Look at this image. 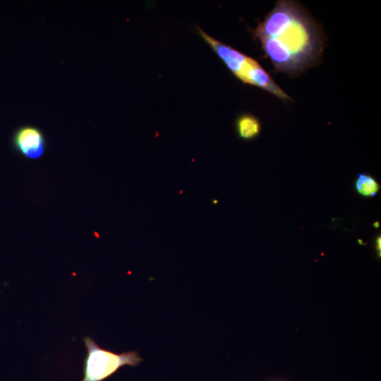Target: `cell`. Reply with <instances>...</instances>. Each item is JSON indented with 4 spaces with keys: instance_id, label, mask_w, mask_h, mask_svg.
I'll return each instance as SVG.
<instances>
[{
    "instance_id": "obj_1",
    "label": "cell",
    "mask_w": 381,
    "mask_h": 381,
    "mask_svg": "<svg viewBox=\"0 0 381 381\" xmlns=\"http://www.w3.org/2000/svg\"><path fill=\"white\" fill-rule=\"evenodd\" d=\"M277 71L296 74L308 68L321 52L315 25L298 4L278 1L254 30Z\"/></svg>"
},
{
    "instance_id": "obj_2",
    "label": "cell",
    "mask_w": 381,
    "mask_h": 381,
    "mask_svg": "<svg viewBox=\"0 0 381 381\" xmlns=\"http://www.w3.org/2000/svg\"><path fill=\"white\" fill-rule=\"evenodd\" d=\"M198 30L203 40L242 82L268 91L280 99L286 98V94L255 59L217 40L199 28Z\"/></svg>"
},
{
    "instance_id": "obj_3",
    "label": "cell",
    "mask_w": 381,
    "mask_h": 381,
    "mask_svg": "<svg viewBox=\"0 0 381 381\" xmlns=\"http://www.w3.org/2000/svg\"><path fill=\"white\" fill-rule=\"evenodd\" d=\"M87 355L84 360V377L81 381H102L123 365L135 367L143 361L138 351L116 353L101 348L90 337L84 338Z\"/></svg>"
},
{
    "instance_id": "obj_4",
    "label": "cell",
    "mask_w": 381,
    "mask_h": 381,
    "mask_svg": "<svg viewBox=\"0 0 381 381\" xmlns=\"http://www.w3.org/2000/svg\"><path fill=\"white\" fill-rule=\"evenodd\" d=\"M13 144L22 155L30 159L40 157L46 147L43 133L39 128L31 126L19 128L13 135Z\"/></svg>"
},
{
    "instance_id": "obj_5",
    "label": "cell",
    "mask_w": 381,
    "mask_h": 381,
    "mask_svg": "<svg viewBox=\"0 0 381 381\" xmlns=\"http://www.w3.org/2000/svg\"><path fill=\"white\" fill-rule=\"evenodd\" d=\"M236 128L239 136L243 139L248 140L255 138L259 133L260 125L255 116L245 114L238 119Z\"/></svg>"
},
{
    "instance_id": "obj_6",
    "label": "cell",
    "mask_w": 381,
    "mask_h": 381,
    "mask_svg": "<svg viewBox=\"0 0 381 381\" xmlns=\"http://www.w3.org/2000/svg\"><path fill=\"white\" fill-rule=\"evenodd\" d=\"M356 188L363 196H373L379 190V184L371 176L360 174L356 181Z\"/></svg>"
},
{
    "instance_id": "obj_7",
    "label": "cell",
    "mask_w": 381,
    "mask_h": 381,
    "mask_svg": "<svg viewBox=\"0 0 381 381\" xmlns=\"http://www.w3.org/2000/svg\"><path fill=\"white\" fill-rule=\"evenodd\" d=\"M373 225H374L375 227L377 228V227H379V225H380V224H379V222H375V223L373 224Z\"/></svg>"
}]
</instances>
